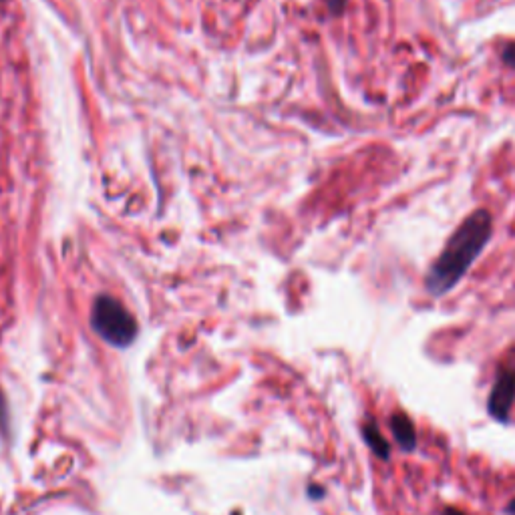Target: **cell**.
<instances>
[{
    "label": "cell",
    "mask_w": 515,
    "mask_h": 515,
    "mask_svg": "<svg viewBox=\"0 0 515 515\" xmlns=\"http://www.w3.org/2000/svg\"><path fill=\"white\" fill-rule=\"evenodd\" d=\"M93 330L115 349H127L137 338V320L133 314L113 296L101 294L91 308Z\"/></svg>",
    "instance_id": "6da1fadb"
},
{
    "label": "cell",
    "mask_w": 515,
    "mask_h": 515,
    "mask_svg": "<svg viewBox=\"0 0 515 515\" xmlns=\"http://www.w3.org/2000/svg\"><path fill=\"white\" fill-rule=\"evenodd\" d=\"M483 240V228H481V220L465 226V232L459 234L457 238V248L453 246V250L449 248V252L445 254V258H441V262L435 266L433 276L429 278V288L435 294H443L451 288V284L463 274L465 266L469 264L471 256L475 254L479 242Z\"/></svg>",
    "instance_id": "7a4b0ae2"
},
{
    "label": "cell",
    "mask_w": 515,
    "mask_h": 515,
    "mask_svg": "<svg viewBox=\"0 0 515 515\" xmlns=\"http://www.w3.org/2000/svg\"><path fill=\"white\" fill-rule=\"evenodd\" d=\"M513 403H515V365H509L497 373V379L487 399V411L495 421L505 423L511 415Z\"/></svg>",
    "instance_id": "3957f363"
},
{
    "label": "cell",
    "mask_w": 515,
    "mask_h": 515,
    "mask_svg": "<svg viewBox=\"0 0 515 515\" xmlns=\"http://www.w3.org/2000/svg\"><path fill=\"white\" fill-rule=\"evenodd\" d=\"M391 431L401 445L403 451H415L417 447V431L413 421L405 413H395L391 417Z\"/></svg>",
    "instance_id": "277c9868"
},
{
    "label": "cell",
    "mask_w": 515,
    "mask_h": 515,
    "mask_svg": "<svg viewBox=\"0 0 515 515\" xmlns=\"http://www.w3.org/2000/svg\"><path fill=\"white\" fill-rule=\"evenodd\" d=\"M363 439H365V443L371 447V451L379 457V459H389L391 457V445H389V441L381 435V431H379V427H377V423L375 421H369V423H365V427H363Z\"/></svg>",
    "instance_id": "5b68a950"
},
{
    "label": "cell",
    "mask_w": 515,
    "mask_h": 515,
    "mask_svg": "<svg viewBox=\"0 0 515 515\" xmlns=\"http://www.w3.org/2000/svg\"><path fill=\"white\" fill-rule=\"evenodd\" d=\"M0 431L9 435V407L3 391H0Z\"/></svg>",
    "instance_id": "8992f818"
},
{
    "label": "cell",
    "mask_w": 515,
    "mask_h": 515,
    "mask_svg": "<svg viewBox=\"0 0 515 515\" xmlns=\"http://www.w3.org/2000/svg\"><path fill=\"white\" fill-rule=\"evenodd\" d=\"M308 495H310L312 499H320V497L324 495V489H322V487H316V485H310V487H308Z\"/></svg>",
    "instance_id": "52a82bcc"
},
{
    "label": "cell",
    "mask_w": 515,
    "mask_h": 515,
    "mask_svg": "<svg viewBox=\"0 0 515 515\" xmlns=\"http://www.w3.org/2000/svg\"><path fill=\"white\" fill-rule=\"evenodd\" d=\"M443 515H465V513H463V511H459V509H455V507H445Z\"/></svg>",
    "instance_id": "ba28073f"
},
{
    "label": "cell",
    "mask_w": 515,
    "mask_h": 515,
    "mask_svg": "<svg viewBox=\"0 0 515 515\" xmlns=\"http://www.w3.org/2000/svg\"><path fill=\"white\" fill-rule=\"evenodd\" d=\"M232 515H240V513H238V511H236V513H232Z\"/></svg>",
    "instance_id": "9c48e42d"
}]
</instances>
